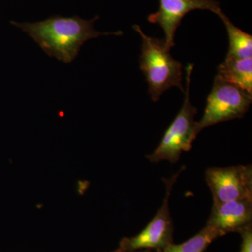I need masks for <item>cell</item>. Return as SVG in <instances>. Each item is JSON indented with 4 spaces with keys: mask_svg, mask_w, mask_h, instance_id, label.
<instances>
[{
    "mask_svg": "<svg viewBox=\"0 0 252 252\" xmlns=\"http://www.w3.org/2000/svg\"><path fill=\"white\" fill-rule=\"evenodd\" d=\"M99 17L90 21L74 17L55 16L34 23L14 24L27 32L44 51L63 62L69 63L77 57L81 46L93 38L102 35H121L117 32H99L94 28Z\"/></svg>",
    "mask_w": 252,
    "mask_h": 252,
    "instance_id": "obj_1",
    "label": "cell"
},
{
    "mask_svg": "<svg viewBox=\"0 0 252 252\" xmlns=\"http://www.w3.org/2000/svg\"><path fill=\"white\" fill-rule=\"evenodd\" d=\"M132 28L142 38L140 69L148 83L152 100L157 102L164 92L174 86L185 93L182 83L183 66L172 57L165 40L147 36L138 25Z\"/></svg>",
    "mask_w": 252,
    "mask_h": 252,
    "instance_id": "obj_2",
    "label": "cell"
},
{
    "mask_svg": "<svg viewBox=\"0 0 252 252\" xmlns=\"http://www.w3.org/2000/svg\"><path fill=\"white\" fill-rule=\"evenodd\" d=\"M186 69V90L185 101L178 114L167 129L161 142L152 154L147 156L152 162L167 160L171 163L178 161L181 154L192 148L193 141L199 134L197 122L194 117L197 109L190 99V85L193 64H188Z\"/></svg>",
    "mask_w": 252,
    "mask_h": 252,
    "instance_id": "obj_3",
    "label": "cell"
},
{
    "mask_svg": "<svg viewBox=\"0 0 252 252\" xmlns=\"http://www.w3.org/2000/svg\"><path fill=\"white\" fill-rule=\"evenodd\" d=\"M252 94L216 76L207 99L202 119L197 122L199 132L218 123L243 118L248 112Z\"/></svg>",
    "mask_w": 252,
    "mask_h": 252,
    "instance_id": "obj_4",
    "label": "cell"
},
{
    "mask_svg": "<svg viewBox=\"0 0 252 252\" xmlns=\"http://www.w3.org/2000/svg\"><path fill=\"white\" fill-rule=\"evenodd\" d=\"M185 167L169 179H163L166 185V195L162 206L148 225L139 234L132 238H125L121 243L119 252H130L139 250H162L172 243L173 222L169 210V198L173 186L181 172Z\"/></svg>",
    "mask_w": 252,
    "mask_h": 252,
    "instance_id": "obj_5",
    "label": "cell"
},
{
    "mask_svg": "<svg viewBox=\"0 0 252 252\" xmlns=\"http://www.w3.org/2000/svg\"><path fill=\"white\" fill-rule=\"evenodd\" d=\"M205 177L214 203L252 200V165L210 167Z\"/></svg>",
    "mask_w": 252,
    "mask_h": 252,
    "instance_id": "obj_6",
    "label": "cell"
},
{
    "mask_svg": "<svg viewBox=\"0 0 252 252\" xmlns=\"http://www.w3.org/2000/svg\"><path fill=\"white\" fill-rule=\"evenodd\" d=\"M195 10H208L215 13L220 11V4L215 0H159V9L149 15L147 21L157 24L165 34L169 49L175 46V36L183 18Z\"/></svg>",
    "mask_w": 252,
    "mask_h": 252,
    "instance_id": "obj_7",
    "label": "cell"
},
{
    "mask_svg": "<svg viewBox=\"0 0 252 252\" xmlns=\"http://www.w3.org/2000/svg\"><path fill=\"white\" fill-rule=\"evenodd\" d=\"M252 200H239L213 203L207 225L213 227L225 235L252 225Z\"/></svg>",
    "mask_w": 252,
    "mask_h": 252,
    "instance_id": "obj_8",
    "label": "cell"
},
{
    "mask_svg": "<svg viewBox=\"0 0 252 252\" xmlns=\"http://www.w3.org/2000/svg\"><path fill=\"white\" fill-rule=\"evenodd\" d=\"M217 75L252 94V57L240 59L227 54L217 67Z\"/></svg>",
    "mask_w": 252,
    "mask_h": 252,
    "instance_id": "obj_9",
    "label": "cell"
},
{
    "mask_svg": "<svg viewBox=\"0 0 252 252\" xmlns=\"http://www.w3.org/2000/svg\"><path fill=\"white\" fill-rule=\"evenodd\" d=\"M217 16L224 23L227 32H228L229 47L228 55L245 59L252 57V36L248 33L242 31L236 27L222 10L217 12Z\"/></svg>",
    "mask_w": 252,
    "mask_h": 252,
    "instance_id": "obj_10",
    "label": "cell"
},
{
    "mask_svg": "<svg viewBox=\"0 0 252 252\" xmlns=\"http://www.w3.org/2000/svg\"><path fill=\"white\" fill-rule=\"evenodd\" d=\"M220 232L210 225H205L198 233L181 244L170 243L162 250L155 252H205L209 245L219 237Z\"/></svg>",
    "mask_w": 252,
    "mask_h": 252,
    "instance_id": "obj_11",
    "label": "cell"
},
{
    "mask_svg": "<svg viewBox=\"0 0 252 252\" xmlns=\"http://www.w3.org/2000/svg\"><path fill=\"white\" fill-rule=\"evenodd\" d=\"M242 243L240 252H252V225L240 230Z\"/></svg>",
    "mask_w": 252,
    "mask_h": 252,
    "instance_id": "obj_12",
    "label": "cell"
},
{
    "mask_svg": "<svg viewBox=\"0 0 252 252\" xmlns=\"http://www.w3.org/2000/svg\"><path fill=\"white\" fill-rule=\"evenodd\" d=\"M152 252L150 251V250H143V251H140V252H137V251H135V252Z\"/></svg>",
    "mask_w": 252,
    "mask_h": 252,
    "instance_id": "obj_13",
    "label": "cell"
}]
</instances>
